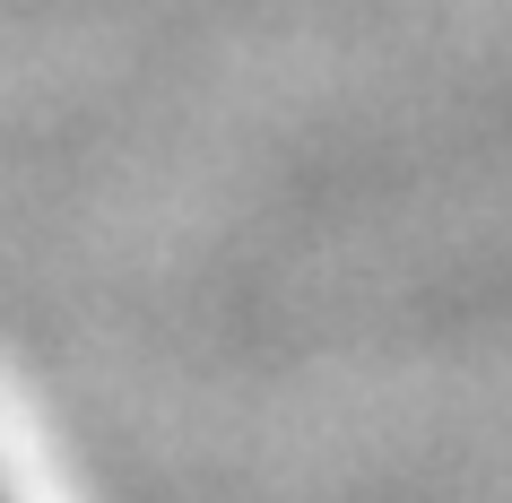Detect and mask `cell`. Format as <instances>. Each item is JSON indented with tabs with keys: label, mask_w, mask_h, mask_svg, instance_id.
I'll list each match as a JSON object with an SVG mask.
<instances>
[{
	"label": "cell",
	"mask_w": 512,
	"mask_h": 503,
	"mask_svg": "<svg viewBox=\"0 0 512 503\" xmlns=\"http://www.w3.org/2000/svg\"><path fill=\"white\" fill-rule=\"evenodd\" d=\"M0 503H9V495H0Z\"/></svg>",
	"instance_id": "6da1fadb"
}]
</instances>
